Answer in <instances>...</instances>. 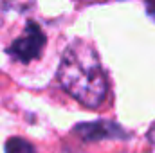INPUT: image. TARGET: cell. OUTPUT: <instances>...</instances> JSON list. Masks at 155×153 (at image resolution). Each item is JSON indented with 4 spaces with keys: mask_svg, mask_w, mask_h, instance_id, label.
<instances>
[{
    "mask_svg": "<svg viewBox=\"0 0 155 153\" xmlns=\"http://www.w3.org/2000/svg\"><path fill=\"white\" fill-rule=\"evenodd\" d=\"M58 81L79 105L99 108L107 99L108 83L96 50L83 40L72 41L61 56Z\"/></svg>",
    "mask_w": 155,
    "mask_h": 153,
    "instance_id": "cell-1",
    "label": "cell"
},
{
    "mask_svg": "<svg viewBox=\"0 0 155 153\" xmlns=\"http://www.w3.org/2000/svg\"><path fill=\"white\" fill-rule=\"evenodd\" d=\"M76 133L81 135V139H87V141H96V139H110V137H117V135H124V132L112 124V122H107V121H97V122H85V124H79L74 130Z\"/></svg>",
    "mask_w": 155,
    "mask_h": 153,
    "instance_id": "cell-3",
    "label": "cell"
},
{
    "mask_svg": "<svg viewBox=\"0 0 155 153\" xmlns=\"http://www.w3.org/2000/svg\"><path fill=\"white\" fill-rule=\"evenodd\" d=\"M146 13L155 22V0H146Z\"/></svg>",
    "mask_w": 155,
    "mask_h": 153,
    "instance_id": "cell-5",
    "label": "cell"
},
{
    "mask_svg": "<svg viewBox=\"0 0 155 153\" xmlns=\"http://www.w3.org/2000/svg\"><path fill=\"white\" fill-rule=\"evenodd\" d=\"M45 41L47 40H45L43 31L40 29V25L35 22H29L24 33L7 47V54L20 63H31L33 60L40 58L45 47Z\"/></svg>",
    "mask_w": 155,
    "mask_h": 153,
    "instance_id": "cell-2",
    "label": "cell"
},
{
    "mask_svg": "<svg viewBox=\"0 0 155 153\" xmlns=\"http://www.w3.org/2000/svg\"><path fill=\"white\" fill-rule=\"evenodd\" d=\"M5 153H36V150L22 137H11L5 142Z\"/></svg>",
    "mask_w": 155,
    "mask_h": 153,
    "instance_id": "cell-4",
    "label": "cell"
}]
</instances>
